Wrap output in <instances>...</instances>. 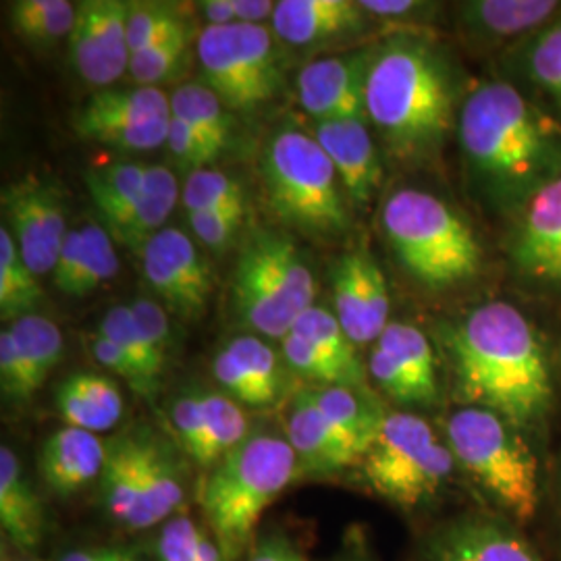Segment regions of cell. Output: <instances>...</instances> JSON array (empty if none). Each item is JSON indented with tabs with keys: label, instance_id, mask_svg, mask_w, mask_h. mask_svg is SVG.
I'll return each instance as SVG.
<instances>
[{
	"label": "cell",
	"instance_id": "obj_1",
	"mask_svg": "<svg viewBox=\"0 0 561 561\" xmlns=\"http://www.w3.org/2000/svg\"><path fill=\"white\" fill-rule=\"evenodd\" d=\"M460 144L477 192L512 217L561 178V123L510 81H484L461 104Z\"/></svg>",
	"mask_w": 561,
	"mask_h": 561
},
{
	"label": "cell",
	"instance_id": "obj_2",
	"mask_svg": "<svg viewBox=\"0 0 561 561\" xmlns=\"http://www.w3.org/2000/svg\"><path fill=\"white\" fill-rule=\"evenodd\" d=\"M449 354L466 405L497 412L516 428L542 421L551 377L530 321L507 301H486L451 329Z\"/></svg>",
	"mask_w": 561,
	"mask_h": 561
},
{
	"label": "cell",
	"instance_id": "obj_3",
	"mask_svg": "<svg viewBox=\"0 0 561 561\" xmlns=\"http://www.w3.org/2000/svg\"><path fill=\"white\" fill-rule=\"evenodd\" d=\"M454 92L437 48L398 34L375 50L366 83V119L398 161H428L451 129Z\"/></svg>",
	"mask_w": 561,
	"mask_h": 561
},
{
	"label": "cell",
	"instance_id": "obj_4",
	"mask_svg": "<svg viewBox=\"0 0 561 561\" xmlns=\"http://www.w3.org/2000/svg\"><path fill=\"white\" fill-rule=\"evenodd\" d=\"M298 474L294 447L287 437L273 433H252L206 470L198 484V505L225 560L236 561L252 549L264 512Z\"/></svg>",
	"mask_w": 561,
	"mask_h": 561
},
{
	"label": "cell",
	"instance_id": "obj_5",
	"mask_svg": "<svg viewBox=\"0 0 561 561\" xmlns=\"http://www.w3.org/2000/svg\"><path fill=\"white\" fill-rule=\"evenodd\" d=\"M381 225L401 266L426 287H454L481 273L482 248L472 227L428 192L403 187L391 194Z\"/></svg>",
	"mask_w": 561,
	"mask_h": 561
},
{
	"label": "cell",
	"instance_id": "obj_6",
	"mask_svg": "<svg viewBox=\"0 0 561 561\" xmlns=\"http://www.w3.org/2000/svg\"><path fill=\"white\" fill-rule=\"evenodd\" d=\"M445 433L456 461L514 520H530L537 514V458L520 428L493 410L463 405L449 416Z\"/></svg>",
	"mask_w": 561,
	"mask_h": 561
},
{
	"label": "cell",
	"instance_id": "obj_7",
	"mask_svg": "<svg viewBox=\"0 0 561 561\" xmlns=\"http://www.w3.org/2000/svg\"><path fill=\"white\" fill-rule=\"evenodd\" d=\"M266 198L280 221L310 236H340L350 227L345 192L319 141L298 129L275 134L262 159Z\"/></svg>",
	"mask_w": 561,
	"mask_h": 561
},
{
	"label": "cell",
	"instance_id": "obj_8",
	"mask_svg": "<svg viewBox=\"0 0 561 561\" xmlns=\"http://www.w3.org/2000/svg\"><path fill=\"white\" fill-rule=\"evenodd\" d=\"M314 275L291 238L256 231L233 277V308L248 327L271 340L287 337L314 306Z\"/></svg>",
	"mask_w": 561,
	"mask_h": 561
},
{
	"label": "cell",
	"instance_id": "obj_9",
	"mask_svg": "<svg viewBox=\"0 0 561 561\" xmlns=\"http://www.w3.org/2000/svg\"><path fill=\"white\" fill-rule=\"evenodd\" d=\"M454 454L428 422L396 412L387 414L381 433L362 460L364 477L389 502L416 507L433 500L454 470Z\"/></svg>",
	"mask_w": 561,
	"mask_h": 561
},
{
	"label": "cell",
	"instance_id": "obj_10",
	"mask_svg": "<svg viewBox=\"0 0 561 561\" xmlns=\"http://www.w3.org/2000/svg\"><path fill=\"white\" fill-rule=\"evenodd\" d=\"M196 55L202 83L229 111H256L283 90L279 53L264 25L204 27L196 41Z\"/></svg>",
	"mask_w": 561,
	"mask_h": 561
},
{
	"label": "cell",
	"instance_id": "obj_11",
	"mask_svg": "<svg viewBox=\"0 0 561 561\" xmlns=\"http://www.w3.org/2000/svg\"><path fill=\"white\" fill-rule=\"evenodd\" d=\"M2 208L21 259L38 277L53 273L69 233L59 192L38 175H25L2 190Z\"/></svg>",
	"mask_w": 561,
	"mask_h": 561
},
{
	"label": "cell",
	"instance_id": "obj_12",
	"mask_svg": "<svg viewBox=\"0 0 561 561\" xmlns=\"http://www.w3.org/2000/svg\"><path fill=\"white\" fill-rule=\"evenodd\" d=\"M140 256L146 283L159 300L181 319H198L213 294V275L196 241L164 227Z\"/></svg>",
	"mask_w": 561,
	"mask_h": 561
},
{
	"label": "cell",
	"instance_id": "obj_13",
	"mask_svg": "<svg viewBox=\"0 0 561 561\" xmlns=\"http://www.w3.org/2000/svg\"><path fill=\"white\" fill-rule=\"evenodd\" d=\"M129 2L83 0L67 41L69 60L81 80L94 88H113L129 73L131 50L127 42Z\"/></svg>",
	"mask_w": 561,
	"mask_h": 561
},
{
	"label": "cell",
	"instance_id": "obj_14",
	"mask_svg": "<svg viewBox=\"0 0 561 561\" xmlns=\"http://www.w3.org/2000/svg\"><path fill=\"white\" fill-rule=\"evenodd\" d=\"M507 259L522 279L561 291V178L512 217Z\"/></svg>",
	"mask_w": 561,
	"mask_h": 561
},
{
	"label": "cell",
	"instance_id": "obj_15",
	"mask_svg": "<svg viewBox=\"0 0 561 561\" xmlns=\"http://www.w3.org/2000/svg\"><path fill=\"white\" fill-rule=\"evenodd\" d=\"M375 48L310 60L298 76L301 108L319 121L366 119V83Z\"/></svg>",
	"mask_w": 561,
	"mask_h": 561
},
{
	"label": "cell",
	"instance_id": "obj_16",
	"mask_svg": "<svg viewBox=\"0 0 561 561\" xmlns=\"http://www.w3.org/2000/svg\"><path fill=\"white\" fill-rule=\"evenodd\" d=\"M333 304L335 317L354 345L377 343L391 322L387 279L366 250H352L335 264Z\"/></svg>",
	"mask_w": 561,
	"mask_h": 561
},
{
	"label": "cell",
	"instance_id": "obj_17",
	"mask_svg": "<svg viewBox=\"0 0 561 561\" xmlns=\"http://www.w3.org/2000/svg\"><path fill=\"white\" fill-rule=\"evenodd\" d=\"M458 25L463 36L479 46H502L503 53L558 20L556 0H470L460 2Z\"/></svg>",
	"mask_w": 561,
	"mask_h": 561
},
{
	"label": "cell",
	"instance_id": "obj_18",
	"mask_svg": "<svg viewBox=\"0 0 561 561\" xmlns=\"http://www.w3.org/2000/svg\"><path fill=\"white\" fill-rule=\"evenodd\" d=\"M314 140L333 162L345 198L354 206H368L382 180L381 159L368 119L319 121Z\"/></svg>",
	"mask_w": 561,
	"mask_h": 561
},
{
	"label": "cell",
	"instance_id": "obj_19",
	"mask_svg": "<svg viewBox=\"0 0 561 561\" xmlns=\"http://www.w3.org/2000/svg\"><path fill=\"white\" fill-rule=\"evenodd\" d=\"M422 561H541L507 524L470 516L443 526L428 541Z\"/></svg>",
	"mask_w": 561,
	"mask_h": 561
},
{
	"label": "cell",
	"instance_id": "obj_20",
	"mask_svg": "<svg viewBox=\"0 0 561 561\" xmlns=\"http://www.w3.org/2000/svg\"><path fill=\"white\" fill-rule=\"evenodd\" d=\"M507 81L561 123V15L503 53Z\"/></svg>",
	"mask_w": 561,
	"mask_h": 561
},
{
	"label": "cell",
	"instance_id": "obj_21",
	"mask_svg": "<svg viewBox=\"0 0 561 561\" xmlns=\"http://www.w3.org/2000/svg\"><path fill=\"white\" fill-rule=\"evenodd\" d=\"M370 15L356 0H280L273 30L291 46H314L362 34Z\"/></svg>",
	"mask_w": 561,
	"mask_h": 561
},
{
	"label": "cell",
	"instance_id": "obj_22",
	"mask_svg": "<svg viewBox=\"0 0 561 561\" xmlns=\"http://www.w3.org/2000/svg\"><path fill=\"white\" fill-rule=\"evenodd\" d=\"M287 442L298 456L300 474H333L354 463H362L360 454L322 416L310 389H301L291 403L287 416Z\"/></svg>",
	"mask_w": 561,
	"mask_h": 561
},
{
	"label": "cell",
	"instance_id": "obj_23",
	"mask_svg": "<svg viewBox=\"0 0 561 561\" xmlns=\"http://www.w3.org/2000/svg\"><path fill=\"white\" fill-rule=\"evenodd\" d=\"M106 445L94 433L65 426L53 433L41 454V472L57 495H73L101 479Z\"/></svg>",
	"mask_w": 561,
	"mask_h": 561
},
{
	"label": "cell",
	"instance_id": "obj_24",
	"mask_svg": "<svg viewBox=\"0 0 561 561\" xmlns=\"http://www.w3.org/2000/svg\"><path fill=\"white\" fill-rule=\"evenodd\" d=\"M136 463L140 482L141 530L175 518L185 502V486L175 460L159 443L136 437Z\"/></svg>",
	"mask_w": 561,
	"mask_h": 561
},
{
	"label": "cell",
	"instance_id": "obj_25",
	"mask_svg": "<svg viewBox=\"0 0 561 561\" xmlns=\"http://www.w3.org/2000/svg\"><path fill=\"white\" fill-rule=\"evenodd\" d=\"M0 526L21 551L36 549L44 535L41 500L23 474L18 454L7 445L0 447Z\"/></svg>",
	"mask_w": 561,
	"mask_h": 561
},
{
	"label": "cell",
	"instance_id": "obj_26",
	"mask_svg": "<svg viewBox=\"0 0 561 561\" xmlns=\"http://www.w3.org/2000/svg\"><path fill=\"white\" fill-rule=\"evenodd\" d=\"M150 164L113 162L85 173V185L106 231L129 221L150 196Z\"/></svg>",
	"mask_w": 561,
	"mask_h": 561
},
{
	"label": "cell",
	"instance_id": "obj_27",
	"mask_svg": "<svg viewBox=\"0 0 561 561\" xmlns=\"http://www.w3.org/2000/svg\"><path fill=\"white\" fill-rule=\"evenodd\" d=\"M171 117V96L161 88L134 85V88H102L88 96L73 115V129L106 123H136V121Z\"/></svg>",
	"mask_w": 561,
	"mask_h": 561
},
{
	"label": "cell",
	"instance_id": "obj_28",
	"mask_svg": "<svg viewBox=\"0 0 561 561\" xmlns=\"http://www.w3.org/2000/svg\"><path fill=\"white\" fill-rule=\"evenodd\" d=\"M310 391L322 416L364 460L370 447L377 442L387 414H382L381 410L358 389L317 387Z\"/></svg>",
	"mask_w": 561,
	"mask_h": 561
},
{
	"label": "cell",
	"instance_id": "obj_29",
	"mask_svg": "<svg viewBox=\"0 0 561 561\" xmlns=\"http://www.w3.org/2000/svg\"><path fill=\"white\" fill-rule=\"evenodd\" d=\"M101 497L104 510L123 528L141 530L140 482L136 463V437H117L106 445Z\"/></svg>",
	"mask_w": 561,
	"mask_h": 561
},
{
	"label": "cell",
	"instance_id": "obj_30",
	"mask_svg": "<svg viewBox=\"0 0 561 561\" xmlns=\"http://www.w3.org/2000/svg\"><path fill=\"white\" fill-rule=\"evenodd\" d=\"M377 345L382 347L412 382L419 403H431L439 396L437 362L431 341L421 329L405 322H389Z\"/></svg>",
	"mask_w": 561,
	"mask_h": 561
},
{
	"label": "cell",
	"instance_id": "obj_31",
	"mask_svg": "<svg viewBox=\"0 0 561 561\" xmlns=\"http://www.w3.org/2000/svg\"><path fill=\"white\" fill-rule=\"evenodd\" d=\"M9 331L15 340L20 352L23 370H25V387L27 398L32 400L50 373L59 366L65 341L59 324L41 317L27 314L9 324Z\"/></svg>",
	"mask_w": 561,
	"mask_h": 561
},
{
	"label": "cell",
	"instance_id": "obj_32",
	"mask_svg": "<svg viewBox=\"0 0 561 561\" xmlns=\"http://www.w3.org/2000/svg\"><path fill=\"white\" fill-rule=\"evenodd\" d=\"M204 410V435L196 463L202 468H213L229 451L245 442L250 433V422L240 403L225 393L201 389Z\"/></svg>",
	"mask_w": 561,
	"mask_h": 561
},
{
	"label": "cell",
	"instance_id": "obj_33",
	"mask_svg": "<svg viewBox=\"0 0 561 561\" xmlns=\"http://www.w3.org/2000/svg\"><path fill=\"white\" fill-rule=\"evenodd\" d=\"M9 18L21 41L46 50L62 38L69 41L78 4L69 0H18L11 4Z\"/></svg>",
	"mask_w": 561,
	"mask_h": 561
},
{
	"label": "cell",
	"instance_id": "obj_34",
	"mask_svg": "<svg viewBox=\"0 0 561 561\" xmlns=\"http://www.w3.org/2000/svg\"><path fill=\"white\" fill-rule=\"evenodd\" d=\"M44 300L38 275L21 259L20 248L7 225L0 227V314L2 321H18L32 314Z\"/></svg>",
	"mask_w": 561,
	"mask_h": 561
},
{
	"label": "cell",
	"instance_id": "obj_35",
	"mask_svg": "<svg viewBox=\"0 0 561 561\" xmlns=\"http://www.w3.org/2000/svg\"><path fill=\"white\" fill-rule=\"evenodd\" d=\"M294 331L304 340L310 341L335 366H340L354 389L360 391L362 387L366 385V370L358 358L356 345L343 331L335 312H331L322 306H312L308 312L301 314Z\"/></svg>",
	"mask_w": 561,
	"mask_h": 561
},
{
	"label": "cell",
	"instance_id": "obj_36",
	"mask_svg": "<svg viewBox=\"0 0 561 561\" xmlns=\"http://www.w3.org/2000/svg\"><path fill=\"white\" fill-rule=\"evenodd\" d=\"M171 115L185 121L217 150L233 138V119L221 99L204 83H183L171 94Z\"/></svg>",
	"mask_w": 561,
	"mask_h": 561
},
{
	"label": "cell",
	"instance_id": "obj_37",
	"mask_svg": "<svg viewBox=\"0 0 561 561\" xmlns=\"http://www.w3.org/2000/svg\"><path fill=\"white\" fill-rule=\"evenodd\" d=\"M196 41L198 36L194 38V27L192 23H187L167 41L146 48L140 55H134L129 65V78L136 85L150 88H159V83L178 78L190 55L192 42Z\"/></svg>",
	"mask_w": 561,
	"mask_h": 561
},
{
	"label": "cell",
	"instance_id": "obj_38",
	"mask_svg": "<svg viewBox=\"0 0 561 561\" xmlns=\"http://www.w3.org/2000/svg\"><path fill=\"white\" fill-rule=\"evenodd\" d=\"M181 204L187 215L229 210L248 206V192L241 181L208 167L187 175L181 187Z\"/></svg>",
	"mask_w": 561,
	"mask_h": 561
},
{
	"label": "cell",
	"instance_id": "obj_39",
	"mask_svg": "<svg viewBox=\"0 0 561 561\" xmlns=\"http://www.w3.org/2000/svg\"><path fill=\"white\" fill-rule=\"evenodd\" d=\"M190 21L181 18L175 4L157 2V0H141L129 2L127 15V42L131 57L140 55L146 48L167 41Z\"/></svg>",
	"mask_w": 561,
	"mask_h": 561
},
{
	"label": "cell",
	"instance_id": "obj_40",
	"mask_svg": "<svg viewBox=\"0 0 561 561\" xmlns=\"http://www.w3.org/2000/svg\"><path fill=\"white\" fill-rule=\"evenodd\" d=\"M96 333H101L102 337L117 343L121 350L129 356V360L134 362L150 381L154 382L157 387L161 385L164 366L154 356V352L150 350L146 337L141 335L140 327H138V322H136L134 314H131L129 304L111 308L102 317Z\"/></svg>",
	"mask_w": 561,
	"mask_h": 561
},
{
	"label": "cell",
	"instance_id": "obj_41",
	"mask_svg": "<svg viewBox=\"0 0 561 561\" xmlns=\"http://www.w3.org/2000/svg\"><path fill=\"white\" fill-rule=\"evenodd\" d=\"M157 556L159 561H227L210 533L187 516L164 522Z\"/></svg>",
	"mask_w": 561,
	"mask_h": 561
},
{
	"label": "cell",
	"instance_id": "obj_42",
	"mask_svg": "<svg viewBox=\"0 0 561 561\" xmlns=\"http://www.w3.org/2000/svg\"><path fill=\"white\" fill-rule=\"evenodd\" d=\"M81 231L85 240V254L73 298L92 296L104 283L115 279L119 273V256L111 233L99 222H85Z\"/></svg>",
	"mask_w": 561,
	"mask_h": 561
},
{
	"label": "cell",
	"instance_id": "obj_43",
	"mask_svg": "<svg viewBox=\"0 0 561 561\" xmlns=\"http://www.w3.org/2000/svg\"><path fill=\"white\" fill-rule=\"evenodd\" d=\"M169 121L171 117L136 123H106L81 129L78 134L83 140L96 141L121 152H148L167 144Z\"/></svg>",
	"mask_w": 561,
	"mask_h": 561
},
{
	"label": "cell",
	"instance_id": "obj_44",
	"mask_svg": "<svg viewBox=\"0 0 561 561\" xmlns=\"http://www.w3.org/2000/svg\"><path fill=\"white\" fill-rule=\"evenodd\" d=\"M227 347L236 354V358L243 364L252 381L259 385L262 396L268 403H275L285 391V377L280 368L279 358L271 345L254 337V335H240L229 341Z\"/></svg>",
	"mask_w": 561,
	"mask_h": 561
},
{
	"label": "cell",
	"instance_id": "obj_45",
	"mask_svg": "<svg viewBox=\"0 0 561 561\" xmlns=\"http://www.w3.org/2000/svg\"><path fill=\"white\" fill-rule=\"evenodd\" d=\"M283 358L308 381L319 382L321 387H350L354 389L340 366H335L310 341L304 340L296 331L280 340Z\"/></svg>",
	"mask_w": 561,
	"mask_h": 561
},
{
	"label": "cell",
	"instance_id": "obj_46",
	"mask_svg": "<svg viewBox=\"0 0 561 561\" xmlns=\"http://www.w3.org/2000/svg\"><path fill=\"white\" fill-rule=\"evenodd\" d=\"M164 146L181 169L187 171V175L201 169H208L221 154V150H217L210 141L202 138L201 134L194 131L185 121L173 115L169 121V134Z\"/></svg>",
	"mask_w": 561,
	"mask_h": 561
},
{
	"label": "cell",
	"instance_id": "obj_47",
	"mask_svg": "<svg viewBox=\"0 0 561 561\" xmlns=\"http://www.w3.org/2000/svg\"><path fill=\"white\" fill-rule=\"evenodd\" d=\"M248 215V206L229 208V210H215V213H192L187 215L190 227L194 236L215 252L227 250L238 238Z\"/></svg>",
	"mask_w": 561,
	"mask_h": 561
},
{
	"label": "cell",
	"instance_id": "obj_48",
	"mask_svg": "<svg viewBox=\"0 0 561 561\" xmlns=\"http://www.w3.org/2000/svg\"><path fill=\"white\" fill-rule=\"evenodd\" d=\"M213 375L221 385L225 396H229L231 400L245 403V405H256V408L268 405L259 385L252 381V377L248 375L243 364L236 358V354L227 345L219 350V354L213 360Z\"/></svg>",
	"mask_w": 561,
	"mask_h": 561
},
{
	"label": "cell",
	"instance_id": "obj_49",
	"mask_svg": "<svg viewBox=\"0 0 561 561\" xmlns=\"http://www.w3.org/2000/svg\"><path fill=\"white\" fill-rule=\"evenodd\" d=\"M88 343H90V350H92L96 362L102 364L108 373L117 375L119 379L127 382L138 396L152 398L159 391V387L150 381L134 362L129 360V356L121 350L117 343L102 337L101 333H94Z\"/></svg>",
	"mask_w": 561,
	"mask_h": 561
},
{
	"label": "cell",
	"instance_id": "obj_50",
	"mask_svg": "<svg viewBox=\"0 0 561 561\" xmlns=\"http://www.w3.org/2000/svg\"><path fill=\"white\" fill-rule=\"evenodd\" d=\"M57 410L65 424L73 428H81L94 435L115 428V424L108 421L73 382L69 381V377L60 382L57 389Z\"/></svg>",
	"mask_w": 561,
	"mask_h": 561
},
{
	"label": "cell",
	"instance_id": "obj_51",
	"mask_svg": "<svg viewBox=\"0 0 561 561\" xmlns=\"http://www.w3.org/2000/svg\"><path fill=\"white\" fill-rule=\"evenodd\" d=\"M171 426L181 449L196 460L201 449L202 435H204V410H202L201 389H192L181 393L178 400L171 403L169 410Z\"/></svg>",
	"mask_w": 561,
	"mask_h": 561
},
{
	"label": "cell",
	"instance_id": "obj_52",
	"mask_svg": "<svg viewBox=\"0 0 561 561\" xmlns=\"http://www.w3.org/2000/svg\"><path fill=\"white\" fill-rule=\"evenodd\" d=\"M131 314L140 327L141 335L148 341L150 350L159 358L162 366H167L169 345H171V324L167 319V312L161 304L148 300V298H136L129 304Z\"/></svg>",
	"mask_w": 561,
	"mask_h": 561
},
{
	"label": "cell",
	"instance_id": "obj_53",
	"mask_svg": "<svg viewBox=\"0 0 561 561\" xmlns=\"http://www.w3.org/2000/svg\"><path fill=\"white\" fill-rule=\"evenodd\" d=\"M368 375L375 379V382L389 398L401 401V403H419L412 382L408 381V377L403 375L400 366L377 343L368 356Z\"/></svg>",
	"mask_w": 561,
	"mask_h": 561
},
{
	"label": "cell",
	"instance_id": "obj_54",
	"mask_svg": "<svg viewBox=\"0 0 561 561\" xmlns=\"http://www.w3.org/2000/svg\"><path fill=\"white\" fill-rule=\"evenodd\" d=\"M81 393L92 401L102 414L117 426L123 414V398H121L119 385L102 377V375H92V373H76L69 377Z\"/></svg>",
	"mask_w": 561,
	"mask_h": 561
},
{
	"label": "cell",
	"instance_id": "obj_55",
	"mask_svg": "<svg viewBox=\"0 0 561 561\" xmlns=\"http://www.w3.org/2000/svg\"><path fill=\"white\" fill-rule=\"evenodd\" d=\"M0 389L4 400L20 401V403L30 401L23 362L9 329H2L0 333Z\"/></svg>",
	"mask_w": 561,
	"mask_h": 561
},
{
	"label": "cell",
	"instance_id": "obj_56",
	"mask_svg": "<svg viewBox=\"0 0 561 561\" xmlns=\"http://www.w3.org/2000/svg\"><path fill=\"white\" fill-rule=\"evenodd\" d=\"M83 254H85V240H83L81 227L80 229H69L65 243H62V250H60L59 261L53 271L55 287L69 298H73L76 285L80 279Z\"/></svg>",
	"mask_w": 561,
	"mask_h": 561
},
{
	"label": "cell",
	"instance_id": "obj_57",
	"mask_svg": "<svg viewBox=\"0 0 561 561\" xmlns=\"http://www.w3.org/2000/svg\"><path fill=\"white\" fill-rule=\"evenodd\" d=\"M360 4L370 18L382 21H421L435 11V4L419 0H360Z\"/></svg>",
	"mask_w": 561,
	"mask_h": 561
},
{
	"label": "cell",
	"instance_id": "obj_58",
	"mask_svg": "<svg viewBox=\"0 0 561 561\" xmlns=\"http://www.w3.org/2000/svg\"><path fill=\"white\" fill-rule=\"evenodd\" d=\"M248 561H308L300 553V549L283 537H264L252 545Z\"/></svg>",
	"mask_w": 561,
	"mask_h": 561
},
{
	"label": "cell",
	"instance_id": "obj_59",
	"mask_svg": "<svg viewBox=\"0 0 561 561\" xmlns=\"http://www.w3.org/2000/svg\"><path fill=\"white\" fill-rule=\"evenodd\" d=\"M60 561H146L140 553L123 547H92V549H76L62 556Z\"/></svg>",
	"mask_w": 561,
	"mask_h": 561
},
{
	"label": "cell",
	"instance_id": "obj_60",
	"mask_svg": "<svg viewBox=\"0 0 561 561\" xmlns=\"http://www.w3.org/2000/svg\"><path fill=\"white\" fill-rule=\"evenodd\" d=\"M202 18H204V27H225V25H236L238 13H236V0H204L198 4Z\"/></svg>",
	"mask_w": 561,
	"mask_h": 561
},
{
	"label": "cell",
	"instance_id": "obj_61",
	"mask_svg": "<svg viewBox=\"0 0 561 561\" xmlns=\"http://www.w3.org/2000/svg\"><path fill=\"white\" fill-rule=\"evenodd\" d=\"M277 2L273 0H236V13L240 23L262 25L264 21H273Z\"/></svg>",
	"mask_w": 561,
	"mask_h": 561
}]
</instances>
